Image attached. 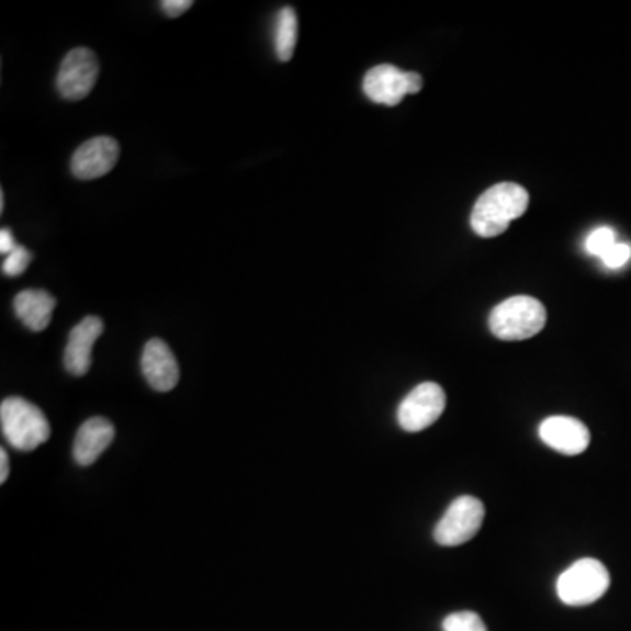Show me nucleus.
<instances>
[{
  "label": "nucleus",
  "instance_id": "2",
  "mask_svg": "<svg viewBox=\"0 0 631 631\" xmlns=\"http://www.w3.org/2000/svg\"><path fill=\"white\" fill-rule=\"evenodd\" d=\"M0 425L9 444L18 451H34L52 436L43 410L22 396H9L0 405Z\"/></svg>",
  "mask_w": 631,
  "mask_h": 631
},
{
  "label": "nucleus",
  "instance_id": "16",
  "mask_svg": "<svg viewBox=\"0 0 631 631\" xmlns=\"http://www.w3.org/2000/svg\"><path fill=\"white\" fill-rule=\"evenodd\" d=\"M444 631H488L483 619L471 610H463V612H453L444 619L442 623Z\"/></svg>",
  "mask_w": 631,
  "mask_h": 631
},
{
  "label": "nucleus",
  "instance_id": "10",
  "mask_svg": "<svg viewBox=\"0 0 631 631\" xmlns=\"http://www.w3.org/2000/svg\"><path fill=\"white\" fill-rule=\"evenodd\" d=\"M539 437L548 448L565 457H577L588 449L589 430L579 419L571 416H551L540 422Z\"/></svg>",
  "mask_w": 631,
  "mask_h": 631
},
{
  "label": "nucleus",
  "instance_id": "11",
  "mask_svg": "<svg viewBox=\"0 0 631 631\" xmlns=\"http://www.w3.org/2000/svg\"><path fill=\"white\" fill-rule=\"evenodd\" d=\"M102 331H104V323L97 316H87L70 330L66 354H64V363L70 374L81 378L90 371L93 346L102 336Z\"/></svg>",
  "mask_w": 631,
  "mask_h": 631
},
{
  "label": "nucleus",
  "instance_id": "21",
  "mask_svg": "<svg viewBox=\"0 0 631 631\" xmlns=\"http://www.w3.org/2000/svg\"><path fill=\"white\" fill-rule=\"evenodd\" d=\"M16 243H14L13 234L8 228H2L0 230V251L2 255H9V252L14 251L16 248Z\"/></svg>",
  "mask_w": 631,
  "mask_h": 631
},
{
  "label": "nucleus",
  "instance_id": "19",
  "mask_svg": "<svg viewBox=\"0 0 631 631\" xmlns=\"http://www.w3.org/2000/svg\"><path fill=\"white\" fill-rule=\"evenodd\" d=\"M630 258L631 246L619 245V243H616V245L612 246L604 257H601V261H604L609 269H619V267H623L624 263H628Z\"/></svg>",
  "mask_w": 631,
  "mask_h": 631
},
{
  "label": "nucleus",
  "instance_id": "6",
  "mask_svg": "<svg viewBox=\"0 0 631 631\" xmlns=\"http://www.w3.org/2000/svg\"><path fill=\"white\" fill-rule=\"evenodd\" d=\"M422 78L418 72H405L398 67L383 64L369 70L363 79V92L375 104H401L405 95L421 92Z\"/></svg>",
  "mask_w": 631,
  "mask_h": 631
},
{
  "label": "nucleus",
  "instance_id": "8",
  "mask_svg": "<svg viewBox=\"0 0 631 631\" xmlns=\"http://www.w3.org/2000/svg\"><path fill=\"white\" fill-rule=\"evenodd\" d=\"M99 78V60L88 48H75L67 53L58 70L57 88L67 101H81L92 92Z\"/></svg>",
  "mask_w": 631,
  "mask_h": 631
},
{
  "label": "nucleus",
  "instance_id": "14",
  "mask_svg": "<svg viewBox=\"0 0 631 631\" xmlns=\"http://www.w3.org/2000/svg\"><path fill=\"white\" fill-rule=\"evenodd\" d=\"M14 313L29 330L43 331L52 323L57 298L44 290H23L14 296Z\"/></svg>",
  "mask_w": 631,
  "mask_h": 631
},
{
  "label": "nucleus",
  "instance_id": "4",
  "mask_svg": "<svg viewBox=\"0 0 631 631\" xmlns=\"http://www.w3.org/2000/svg\"><path fill=\"white\" fill-rule=\"evenodd\" d=\"M609 586L610 575L606 565L593 557H584L557 577L556 591L565 606L584 607L600 600Z\"/></svg>",
  "mask_w": 631,
  "mask_h": 631
},
{
  "label": "nucleus",
  "instance_id": "18",
  "mask_svg": "<svg viewBox=\"0 0 631 631\" xmlns=\"http://www.w3.org/2000/svg\"><path fill=\"white\" fill-rule=\"evenodd\" d=\"M32 252L25 246H16L14 251L5 255L4 263H2V272L11 278L22 275L26 267L31 266Z\"/></svg>",
  "mask_w": 631,
  "mask_h": 631
},
{
  "label": "nucleus",
  "instance_id": "22",
  "mask_svg": "<svg viewBox=\"0 0 631 631\" xmlns=\"http://www.w3.org/2000/svg\"><path fill=\"white\" fill-rule=\"evenodd\" d=\"M9 477V457L8 451H0V483H5Z\"/></svg>",
  "mask_w": 631,
  "mask_h": 631
},
{
  "label": "nucleus",
  "instance_id": "15",
  "mask_svg": "<svg viewBox=\"0 0 631 631\" xmlns=\"http://www.w3.org/2000/svg\"><path fill=\"white\" fill-rule=\"evenodd\" d=\"M298 40V18L292 8H283L275 20V53L281 61L292 60Z\"/></svg>",
  "mask_w": 631,
  "mask_h": 631
},
{
  "label": "nucleus",
  "instance_id": "20",
  "mask_svg": "<svg viewBox=\"0 0 631 631\" xmlns=\"http://www.w3.org/2000/svg\"><path fill=\"white\" fill-rule=\"evenodd\" d=\"M192 0H164V2H161L164 13L170 18L181 16V14L187 13L188 9L192 8Z\"/></svg>",
  "mask_w": 631,
  "mask_h": 631
},
{
  "label": "nucleus",
  "instance_id": "9",
  "mask_svg": "<svg viewBox=\"0 0 631 631\" xmlns=\"http://www.w3.org/2000/svg\"><path fill=\"white\" fill-rule=\"evenodd\" d=\"M119 158L120 144L113 137L102 135V137H93L81 144L72 155L70 167L76 178L90 181V179L110 174Z\"/></svg>",
  "mask_w": 631,
  "mask_h": 631
},
{
  "label": "nucleus",
  "instance_id": "1",
  "mask_svg": "<svg viewBox=\"0 0 631 631\" xmlns=\"http://www.w3.org/2000/svg\"><path fill=\"white\" fill-rule=\"evenodd\" d=\"M530 195L521 184L498 183L488 188L475 202L471 214L472 230L480 237L502 236L514 219L527 213Z\"/></svg>",
  "mask_w": 631,
  "mask_h": 631
},
{
  "label": "nucleus",
  "instance_id": "17",
  "mask_svg": "<svg viewBox=\"0 0 631 631\" xmlns=\"http://www.w3.org/2000/svg\"><path fill=\"white\" fill-rule=\"evenodd\" d=\"M616 245V234L612 228L601 227L589 234L586 239V251L593 257H604Z\"/></svg>",
  "mask_w": 631,
  "mask_h": 631
},
{
  "label": "nucleus",
  "instance_id": "3",
  "mask_svg": "<svg viewBox=\"0 0 631 631\" xmlns=\"http://www.w3.org/2000/svg\"><path fill=\"white\" fill-rule=\"evenodd\" d=\"M548 313L533 296H510L489 314V330L500 340H527L544 330Z\"/></svg>",
  "mask_w": 631,
  "mask_h": 631
},
{
  "label": "nucleus",
  "instance_id": "13",
  "mask_svg": "<svg viewBox=\"0 0 631 631\" xmlns=\"http://www.w3.org/2000/svg\"><path fill=\"white\" fill-rule=\"evenodd\" d=\"M114 440V427L110 419L90 418L81 425L75 440V460L78 465L90 466L99 460Z\"/></svg>",
  "mask_w": 631,
  "mask_h": 631
},
{
  "label": "nucleus",
  "instance_id": "5",
  "mask_svg": "<svg viewBox=\"0 0 631 631\" xmlns=\"http://www.w3.org/2000/svg\"><path fill=\"white\" fill-rule=\"evenodd\" d=\"M483 502L475 497H458L449 505L444 516L437 522L433 539L444 548L465 544L480 533L484 521Z\"/></svg>",
  "mask_w": 631,
  "mask_h": 631
},
{
  "label": "nucleus",
  "instance_id": "12",
  "mask_svg": "<svg viewBox=\"0 0 631 631\" xmlns=\"http://www.w3.org/2000/svg\"><path fill=\"white\" fill-rule=\"evenodd\" d=\"M143 374L155 392L166 393L179 383V365L169 346L161 339H151L144 346Z\"/></svg>",
  "mask_w": 631,
  "mask_h": 631
},
{
  "label": "nucleus",
  "instance_id": "7",
  "mask_svg": "<svg viewBox=\"0 0 631 631\" xmlns=\"http://www.w3.org/2000/svg\"><path fill=\"white\" fill-rule=\"evenodd\" d=\"M444 409V390L437 383H421L401 402L396 419L402 430L416 433L430 428L442 416Z\"/></svg>",
  "mask_w": 631,
  "mask_h": 631
}]
</instances>
